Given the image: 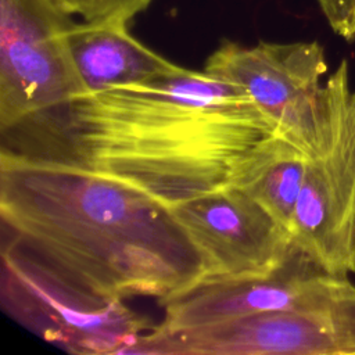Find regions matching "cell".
Returning <instances> with one entry per match:
<instances>
[{"instance_id": "30bf717a", "label": "cell", "mask_w": 355, "mask_h": 355, "mask_svg": "<svg viewBox=\"0 0 355 355\" xmlns=\"http://www.w3.org/2000/svg\"><path fill=\"white\" fill-rule=\"evenodd\" d=\"M308 155L287 143L243 190L284 229H291Z\"/></svg>"}, {"instance_id": "277c9868", "label": "cell", "mask_w": 355, "mask_h": 355, "mask_svg": "<svg viewBox=\"0 0 355 355\" xmlns=\"http://www.w3.org/2000/svg\"><path fill=\"white\" fill-rule=\"evenodd\" d=\"M330 133L308 157L290 234L295 251L337 276L355 273V89L345 60L324 82Z\"/></svg>"}, {"instance_id": "7a4b0ae2", "label": "cell", "mask_w": 355, "mask_h": 355, "mask_svg": "<svg viewBox=\"0 0 355 355\" xmlns=\"http://www.w3.org/2000/svg\"><path fill=\"white\" fill-rule=\"evenodd\" d=\"M3 243L69 287L159 305L204 279L198 250L172 209L146 191L82 166L0 151Z\"/></svg>"}, {"instance_id": "8fae6325", "label": "cell", "mask_w": 355, "mask_h": 355, "mask_svg": "<svg viewBox=\"0 0 355 355\" xmlns=\"http://www.w3.org/2000/svg\"><path fill=\"white\" fill-rule=\"evenodd\" d=\"M153 0H93L86 14V22H122L128 24L146 10Z\"/></svg>"}, {"instance_id": "6da1fadb", "label": "cell", "mask_w": 355, "mask_h": 355, "mask_svg": "<svg viewBox=\"0 0 355 355\" xmlns=\"http://www.w3.org/2000/svg\"><path fill=\"white\" fill-rule=\"evenodd\" d=\"M6 135L3 148L115 178L169 208L243 189L287 144L241 87L183 67L78 96Z\"/></svg>"}, {"instance_id": "4fadbf2b", "label": "cell", "mask_w": 355, "mask_h": 355, "mask_svg": "<svg viewBox=\"0 0 355 355\" xmlns=\"http://www.w3.org/2000/svg\"><path fill=\"white\" fill-rule=\"evenodd\" d=\"M62 10L69 12L71 15L83 17L89 10L93 0H54Z\"/></svg>"}, {"instance_id": "7c38bea8", "label": "cell", "mask_w": 355, "mask_h": 355, "mask_svg": "<svg viewBox=\"0 0 355 355\" xmlns=\"http://www.w3.org/2000/svg\"><path fill=\"white\" fill-rule=\"evenodd\" d=\"M331 29L347 42L355 40V0H318Z\"/></svg>"}, {"instance_id": "ba28073f", "label": "cell", "mask_w": 355, "mask_h": 355, "mask_svg": "<svg viewBox=\"0 0 355 355\" xmlns=\"http://www.w3.org/2000/svg\"><path fill=\"white\" fill-rule=\"evenodd\" d=\"M347 276L326 273L300 254L286 266L263 275L201 280L161 304L159 327L179 329L272 311L319 308L351 287Z\"/></svg>"}, {"instance_id": "9c48e42d", "label": "cell", "mask_w": 355, "mask_h": 355, "mask_svg": "<svg viewBox=\"0 0 355 355\" xmlns=\"http://www.w3.org/2000/svg\"><path fill=\"white\" fill-rule=\"evenodd\" d=\"M67 42L85 94L146 83L182 68L135 39L122 22L73 21Z\"/></svg>"}, {"instance_id": "8992f818", "label": "cell", "mask_w": 355, "mask_h": 355, "mask_svg": "<svg viewBox=\"0 0 355 355\" xmlns=\"http://www.w3.org/2000/svg\"><path fill=\"white\" fill-rule=\"evenodd\" d=\"M54 0H0V130L29 125L86 93Z\"/></svg>"}, {"instance_id": "52a82bcc", "label": "cell", "mask_w": 355, "mask_h": 355, "mask_svg": "<svg viewBox=\"0 0 355 355\" xmlns=\"http://www.w3.org/2000/svg\"><path fill=\"white\" fill-rule=\"evenodd\" d=\"M171 209L201 255L202 280L272 273L298 255L288 230L240 187Z\"/></svg>"}, {"instance_id": "5b68a950", "label": "cell", "mask_w": 355, "mask_h": 355, "mask_svg": "<svg viewBox=\"0 0 355 355\" xmlns=\"http://www.w3.org/2000/svg\"><path fill=\"white\" fill-rule=\"evenodd\" d=\"M1 306L18 323L71 354L122 355L154 326L123 300L69 287L26 254L3 244Z\"/></svg>"}, {"instance_id": "3957f363", "label": "cell", "mask_w": 355, "mask_h": 355, "mask_svg": "<svg viewBox=\"0 0 355 355\" xmlns=\"http://www.w3.org/2000/svg\"><path fill=\"white\" fill-rule=\"evenodd\" d=\"M204 72L234 83L273 123L277 135L308 157L320 153L330 133L324 50L318 42L241 46L223 40Z\"/></svg>"}]
</instances>
